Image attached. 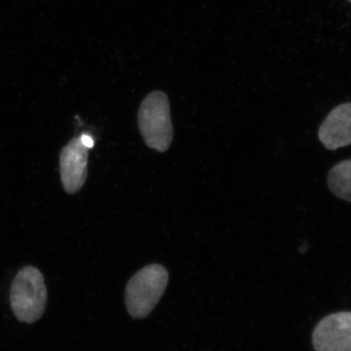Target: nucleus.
I'll list each match as a JSON object with an SVG mask.
<instances>
[{"instance_id":"f257e3e1","label":"nucleus","mask_w":351,"mask_h":351,"mask_svg":"<svg viewBox=\"0 0 351 351\" xmlns=\"http://www.w3.org/2000/svg\"><path fill=\"white\" fill-rule=\"evenodd\" d=\"M11 308L21 322L32 324L43 317L47 304V288L38 267L27 265L14 278L10 290Z\"/></svg>"},{"instance_id":"20e7f679","label":"nucleus","mask_w":351,"mask_h":351,"mask_svg":"<svg viewBox=\"0 0 351 351\" xmlns=\"http://www.w3.org/2000/svg\"><path fill=\"white\" fill-rule=\"evenodd\" d=\"M94 145L86 134L73 138L60 152V175L64 191L75 195L82 191L87 180L88 152Z\"/></svg>"},{"instance_id":"f03ea898","label":"nucleus","mask_w":351,"mask_h":351,"mask_svg":"<svg viewBox=\"0 0 351 351\" xmlns=\"http://www.w3.org/2000/svg\"><path fill=\"white\" fill-rule=\"evenodd\" d=\"M169 281L167 269L161 265H147L131 277L125 289L127 311L135 319L149 316L160 301Z\"/></svg>"},{"instance_id":"423d86ee","label":"nucleus","mask_w":351,"mask_h":351,"mask_svg":"<svg viewBox=\"0 0 351 351\" xmlns=\"http://www.w3.org/2000/svg\"><path fill=\"white\" fill-rule=\"evenodd\" d=\"M318 137L330 151L351 145V103L341 104L328 114L320 125Z\"/></svg>"},{"instance_id":"39448f33","label":"nucleus","mask_w":351,"mask_h":351,"mask_svg":"<svg viewBox=\"0 0 351 351\" xmlns=\"http://www.w3.org/2000/svg\"><path fill=\"white\" fill-rule=\"evenodd\" d=\"M313 343L315 351H351V313L330 314L320 320Z\"/></svg>"},{"instance_id":"0eeeda50","label":"nucleus","mask_w":351,"mask_h":351,"mask_svg":"<svg viewBox=\"0 0 351 351\" xmlns=\"http://www.w3.org/2000/svg\"><path fill=\"white\" fill-rule=\"evenodd\" d=\"M328 186L332 195L351 202V159L336 164L330 170Z\"/></svg>"},{"instance_id":"7ed1b4c3","label":"nucleus","mask_w":351,"mask_h":351,"mask_svg":"<svg viewBox=\"0 0 351 351\" xmlns=\"http://www.w3.org/2000/svg\"><path fill=\"white\" fill-rule=\"evenodd\" d=\"M138 126L149 149L168 151L173 140V126L167 95L154 91L145 97L138 110Z\"/></svg>"}]
</instances>
